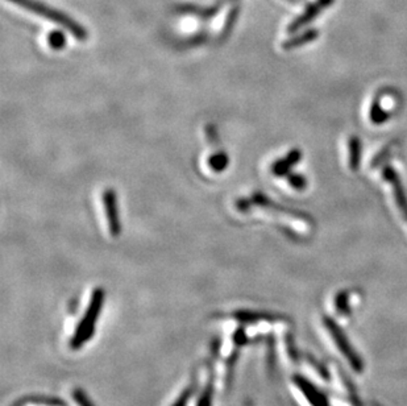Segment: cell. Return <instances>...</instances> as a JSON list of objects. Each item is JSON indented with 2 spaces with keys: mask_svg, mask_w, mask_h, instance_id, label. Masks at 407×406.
<instances>
[{
  "mask_svg": "<svg viewBox=\"0 0 407 406\" xmlns=\"http://www.w3.org/2000/svg\"><path fill=\"white\" fill-rule=\"evenodd\" d=\"M228 1H235V0H228Z\"/></svg>",
  "mask_w": 407,
  "mask_h": 406,
  "instance_id": "d4e9b609",
  "label": "cell"
},
{
  "mask_svg": "<svg viewBox=\"0 0 407 406\" xmlns=\"http://www.w3.org/2000/svg\"><path fill=\"white\" fill-rule=\"evenodd\" d=\"M294 384L298 387V390L302 392V394L308 400V403L312 406H327L325 398L322 393L318 390H315L314 385H311L307 380L301 376H295Z\"/></svg>",
  "mask_w": 407,
  "mask_h": 406,
  "instance_id": "52a82bcc",
  "label": "cell"
},
{
  "mask_svg": "<svg viewBox=\"0 0 407 406\" xmlns=\"http://www.w3.org/2000/svg\"><path fill=\"white\" fill-rule=\"evenodd\" d=\"M48 43H49V47H51V49H56V51H60V49L65 48V43H66L65 34H62L60 31L51 32L48 36Z\"/></svg>",
  "mask_w": 407,
  "mask_h": 406,
  "instance_id": "e0dca14e",
  "label": "cell"
},
{
  "mask_svg": "<svg viewBox=\"0 0 407 406\" xmlns=\"http://www.w3.org/2000/svg\"><path fill=\"white\" fill-rule=\"evenodd\" d=\"M334 3H335V0H315L314 3H311L306 8L305 12L302 15H299L295 20H293L290 23V25L288 27V34H295L297 31H299L301 28L310 24L314 19H317L322 14V11L330 8Z\"/></svg>",
  "mask_w": 407,
  "mask_h": 406,
  "instance_id": "5b68a950",
  "label": "cell"
},
{
  "mask_svg": "<svg viewBox=\"0 0 407 406\" xmlns=\"http://www.w3.org/2000/svg\"><path fill=\"white\" fill-rule=\"evenodd\" d=\"M361 150H362V144H361L360 137L352 136L349 139V167L354 171H356L360 168Z\"/></svg>",
  "mask_w": 407,
  "mask_h": 406,
  "instance_id": "7c38bea8",
  "label": "cell"
},
{
  "mask_svg": "<svg viewBox=\"0 0 407 406\" xmlns=\"http://www.w3.org/2000/svg\"><path fill=\"white\" fill-rule=\"evenodd\" d=\"M302 158V152L299 150H293L288 153V156H285L284 158H280L277 163H274L271 165V173L274 176L282 177L285 174H288L291 168H294Z\"/></svg>",
  "mask_w": 407,
  "mask_h": 406,
  "instance_id": "ba28073f",
  "label": "cell"
},
{
  "mask_svg": "<svg viewBox=\"0 0 407 406\" xmlns=\"http://www.w3.org/2000/svg\"><path fill=\"white\" fill-rule=\"evenodd\" d=\"M212 397H214V373H210L197 406H212Z\"/></svg>",
  "mask_w": 407,
  "mask_h": 406,
  "instance_id": "9a60e30c",
  "label": "cell"
},
{
  "mask_svg": "<svg viewBox=\"0 0 407 406\" xmlns=\"http://www.w3.org/2000/svg\"><path fill=\"white\" fill-rule=\"evenodd\" d=\"M247 334H245V331H244V329H238L236 331H235V334H234V342H235V344L236 346H244L245 343H247Z\"/></svg>",
  "mask_w": 407,
  "mask_h": 406,
  "instance_id": "603a6c76",
  "label": "cell"
},
{
  "mask_svg": "<svg viewBox=\"0 0 407 406\" xmlns=\"http://www.w3.org/2000/svg\"><path fill=\"white\" fill-rule=\"evenodd\" d=\"M288 1H291V3H298V4L304 3V0H288Z\"/></svg>",
  "mask_w": 407,
  "mask_h": 406,
  "instance_id": "cb8c5ba5",
  "label": "cell"
},
{
  "mask_svg": "<svg viewBox=\"0 0 407 406\" xmlns=\"http://www.w3.org/2000/svg\"><path fill=\"white\" fill-rule=\"evenodd\" d=\"M335 304H336V309L338 310L347 313L349 310V293L348 291H341V293H339L336 296Z\"/></svg>",
  "mask_w": 407,
  "mask_h": 406,
  "instance_id": "44dd1931",
  "label": "cell"
},
{
  "mask_svg": "<svg viewBox=\"0 0 407 406\" xmlns=\"http://www.w3.org/2000/svg\"><path fill=\"white\" fill-rule=\"evenodd\" d=\"M10 1L16 4L18 7H21V8H24V10H27V11L34 12L38 16L45 17V19L51 20L53 23L64 27L75 38H78L81 41H85L88 37V34H87L85 28L81 24H78L74 19L68 16L62 11L51 8L49 5H47V4H44V3H41L38 0H10Z\"/></svg>",
  "mask_w": 407,
  "mask_h": 406,
  "instance_id": "7a4b0ae2",
  "label": "cell"
},
{
  "mask_svg": "<svg viewBox=\"0 0 407 406\" xmlns=\"http://www.w3.org/2000/svg\"><path fill=\"white\" fill-rule=\"evenodd\" d=\"M391 119V114L384 110L381 99L377 97L371 107V120L373 124H382Z\"/></svg>",
  "mask_w": 407,
  "mask_h": 406,
  "instance_id": "5bb4252c",
  "label": "cell"
},
{
  "mask_svg": "<svg viewBox=\"0 0 407 406\" xmlns=\"http://www.w3.org/2000/svg\"><path fill=\"white\" fill-rule=\"evenodd\" d=\"M221 7H223L221 3H218L212 7H197V5H182L180 7V11L185 12V14H191L195 16L202 17V19H210V17L215 16Z\"/></svg>",
  "mask_w": 407,
  "mask_h": 406,
  "instance_id": "8fae6325",
  "label": "cell"
},
{
  "mask_svg": "<svg viewBox=\"0 0 407 406\" xmlns=\"http://www.w3.org/2000/svg\"><path fill=\"white\" fill-rule=\"evenodd\" d=\"M103 203L106 208V215L108 220V228L114 237H118L121 232V223H120L119 206H118V195L112 189H107L103 193Z\"/></svg>",
  "mask_w": 407,
  "mask_h": 406,
  "instance_id": "277c9868",
  "label": "cell"
},
{
  "mask_svg": "<svg viewBox=\"0 0 407 406\" xmlns=\"http://www.w3.org/2000/svg\"><path fill=\"white\" fill-rule=\"evenodd\" d=\"M234 318L243 323H256V322H275L278 318L268 313H260V311H251V310H238L234 313Z\"/></svg>",
  "mask_w": 407,
  "mask_h": 406,
  "instance_id": "30bf717a",
  "label": "cell"
},
{
  "mask_svg": "<svg viewBox=\"0 0 407 406\" xmlns=\"http://www.w3.org/2000/svg\"><path fill=\"white\" fill-rule=\"evenodd\" d=\"M208 164H210L211 169H214L215 171H221V170L225 169L228 165V156L223 152L217 153L210 157Z\"/></svg>",
  "mask_w": 407,
  "mask_h": 406,
  "instance_id": "2e32d148",
  "label": "cell"
},
{
  "mask_svg": "<svg viewBox=\"0 0 407 406\" xmlns=\"http://www.w3.org/2000/svg\"><path fill=\"white\" fill-rule=\"evenodd\" d=\"M384 177H385V180L393 187V191H394V197H395L397 204L401 208V213L404 214V217L407 219L406 193H405V189H404V185H402V182H401L397 171L394 170V168H391V167H386L384 169Z\"/></svg>",
  "mask_w": 407,
  "mask_h": 406,
  "instance_id": "8992f818",
  "label": "cell"
},
{
  "mask_svg": "<svg viewBox=\"0 0 407 406\" xmlns=\"http://www.w3.org/2000/svg\"><path fill=\"white\" fill-rule=\"evenodd\" d=\"M324 327L327 330V333L330 334L331 339L334 340V343L336 344V347L339 348L340 353L345 356L351 364V367L356 371H361L362 370V363L360 356L356 355V353L354 351V348L351 347L349 342L345 339L344 334L339 330V327L335 326V323L330 320H324Z\"/></svg>",
  "mask_w": 407,
  "mask_h": 406,
  "instance_id": "3957f363",
  "label": "cell"
},
{
  "mask_svg": "<svg viewBox=\"0 0 407 406\" xmlns=\"http://www.w3.org/2000/svg\"><path fill=\"white\" fill-rule=\"evenodd\" d=\"M71 397L75 401V404L78 406H95L92 404V401L88 398V396L86 394L85 392L79 388H75L71 392Z\"/></svg>",
  "mask_w": 407,
  "mask_h": 406,
  "instance_id": "ffe728a7",
  "label": "cell"
},
{
  "mask_svg": "<svg viewBox=\"0 0 407 406\" xmlns=\"http://www.w3.org/2000/svg\"><path fill=\"white\" fill-rule=\"evenodd\" d=\"M194 392H195V383H193L191 385H188L187 388L182 390V393L175 398V401L173 403V405L171 406H187L190 398L194 394Z\"/></svg>",
  "mask_w": 407,
  "mask_h": 406,
  "instance_id": "d6986e66",
  "label": "cell"
},
{
  "mask_svg": "<svg viewBox=\"0 0 407 406\" xmlns=\"http://www.w3.org/2000/svg\"><path fill=\"white\" fill-rule=\"evenodd\" d=\"M319 37V31L318 29H306L305 32L302 34H295L293 37H290L282 44V48L285 51H293V49H298L301 47H304L306 44L317 40Z\"/></svg>",
  "mask_w": 407,
  "mask_h": 406,
  "instance_id": "9c48e42d",
  "label": "cell"
},
{
  "mask_svg": "<svg viewBox=\"0 0 407 406\" xmlns=\"http://www.w3.org/2000/svg\"><path fill=\"white\" fill-rule=\"evenodd\" d=\"M104 290L102 288L94 289L91 294V300L86 309V313L82 320L78 323L75 333L70 339V348L71 350H79L84 347L86 343L91 339L95 331V324L102 311L103 302H104Z\"/></svg>",
  "mask_w": 407,
  "mask_h": 406,
  "instance_id": "6da1fadb",
  "label": "cell"
},
{
  "mask_svg": "<svg viewBox=\"0 0 407 406\" xmlns=\"http://www.w3.org/2000/svg\"><path fill=\"white\" fill-rule=\"evenodd\" d=\"M288 184L297 190H304L307 187V180L301 174H290L288 178Z\"/></svg>",
  "mask_w": 407,
  "mask_h": 406,
  "instance_id": "7402d4cb",
  "label": "cell"
},
{
  "mask_svg": "<svg viewBox=\"0 0 407 406\" xmlns=\"http://www.w3.org/2000/svg\"><path fill=\"white\" fill-rule=\"evenodd\" d=\"M238 8H234L231 10V12L228 14V16L225 19V24H224V28L221 31V38H225L228 34L232 32L234 27H235V23H236V19H238Z\"/></svg>",
  "mask_w": 407,
  "mask_h": 406,
  "instance_id": "ac0fdd59",
  "label": "cell"
},
{
  "mask_svg": "<svg viewBox=\"0 0 407 406\" xmlns=\"http://www.w3.org/2000/svg\"><path fill=\"white\" fill-rule=\"evenodd\" d=\"M27 404H34V405H44V406H66L65 403H62L58 398L54 397H27L24 400L17 401L14 406H25Z\"/></svg>",
  "mask_w": 407,
  "mask_h": 406,
  "instance_id": "4fadbf2b",
  "label": "cell"
}]
</instances>
